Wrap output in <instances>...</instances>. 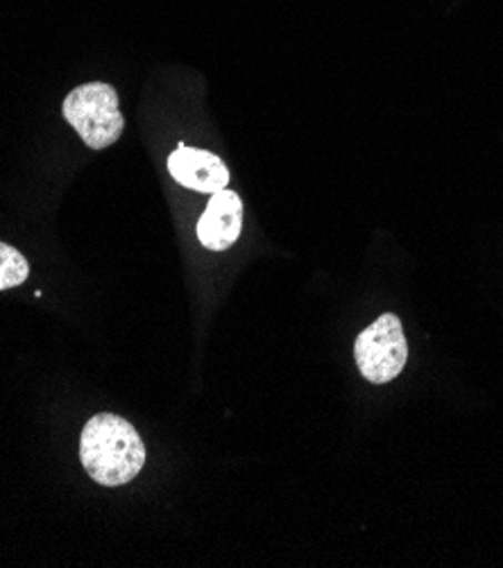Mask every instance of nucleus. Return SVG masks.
<instances>
[{"label": "nucleus", "mask_w": 503, "mask_h": 568, "mask_svg": "<svg viewBox=\"0 0 503 568\" xmlns=\"http://www.w3.org/2000/svg\"><path fill=\"white\" fill-rule=\"evenodd\" d=\"M356 365L370 383H390L402 374L409 361V343L402 320L395 313H385L372 322L354 347Z\"/></svg>", "instance_id": "3"}, {"label": "nucleus", "mask_w": 503, "mask_h": 568, "mask_svg": "<svg viewBox=\"0 0 503 568\" xmlns=\"http://www.w3.org/2000/svg\"><path fill=\"white\" fill-rule=\"evenodd\" d=\"M243 230V202L234 191L222 189L211 195L198 220V239L211 252L230 250Z\"/></svg>", "instance_id": "5"}, {"label": "nucleus", "mask_w": 503, "mask_h": 568, "mask_svg": "<svg viewBox=\"0 0 503 568\" xmlns=\"http://www.w3.org/2000/svg\"><path fill=\"white\" fill-rule=\"evenodd\" d=\"M28 276H30V265L26 256L19 250L0 243V291L21 286Z\"/></svg>", "instance_id": "6"}, {"label": "nucleus", "mask_w": 503, "mask_h": 568, "mask_svg": "<svg viewBox=\"0 0 503 568\" xmlns=\"http://www.w3.org/2000/svg\"><path fill=\"white\" fill-rule=\"evenodd\" d=\"M84 471L104 487H121L134 480L145 465V446L137 428L119 415H95L80 437Z\"/></svg>", "instance_id": "1"}, {"label": "nucleus", "mask_w": 503, "mask_h": 568, "mask_svg": "<svg viewBox=\"0 0 503 568\" xmlns=\"http://www.w3.org/2000/svg\"><path fill=\"white\" fill-rule=\"evenodd\" d=\"M168 170L178 184L198 193H218L230 184V168L218 154L180 145L168 156Z\"/></svg>", "instance_id": "4"}, {"label": "nucleus", "mask_w": 503, "mask_h": 568, "mask_svg": "<svg viewBox=\"0 0 503 568\" xmlns=\"http://www.w3.org/2000/svg\"><path fill=\"white\" fill-rule=\"evenodd\" d=\"M62 113L91 150L114 145L125 130L119 93L107 82H89L73 89L64 98Z\"/></svg>", "instance_id": "2"}]
</instances>
